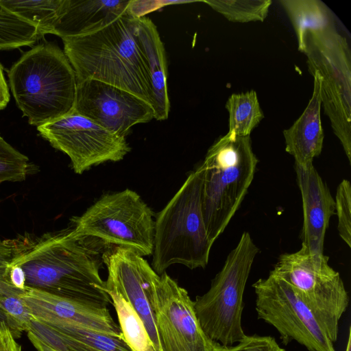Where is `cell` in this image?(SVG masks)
Listing matches in <instances>:
<instances>
[{
  "instance_id": "6da1fadb",
  "label": "cell",
  "mask_w": 351,
  "mask_h": 351,
  "mask_svg": "<svg viewBox=\"0 0 351 351\" xmlns=\"http://www.w3.org/2000/svg\"><path fill=\"white\" fill-rule=\"evenodd\" d=\"M10 263L24 272L25 287L106 308L111 303L99 276L98 253L72 228L11 239Z\"/></svg>"
},
{
  "instance_id": "7a4b0ae2",
  "label": "cell",
  "mask_w": 351,
  "mask_h": 351,
  "mask_svg": "<svg viewBox=\"0 0 351 351\" xmlns=\"http://www.w3.org/2000/svg\"><path fill=\"white\" fill-rule=\"evenodd\" d=\"M129 13L86 34L63 38L64 52L77 82L94 80L127 90L152 107L147 59Z\"/></svg>"
},
{
  "instance_id": "3957f363",
  "label": "cell",
  "mask_w": 351,
  "mask_h": 351,
  "mask_svg": "<svg viewBox=\"0 0 351 351\" xmlns=\"http://www.w3.org/2000/svg\"><path fill=\"white\" fill-rule=\"evenodd\" d=\"M19 108L36 127L74 109L77 79L64 52L53 43L34 46L8 71Z\"/></svg>"
},
{
  "instance_id": "277c9868",
  "label": "cell",
  "mask_w": 351,
  "mask_h": 351,
  "mask_svg": "<svg viewBox=\"0 0 351 351\" xmlns=\"http://www.w3.org/2000/svg\"><path fill=\"white\" fill-rule=\"evenodd\" d=\"M258 160L250 136L228 132L208 150L199 166L202 173V213L212 243L223 233L240 207Z\"/></svg>"
},
{
  "instance_id": "5b68a950",
  "label": "cell",
  "mask_w": 351,
  "mask_h": 351,
  "mask_svg": "<svg viewBox=\"0 0 351 351\" xmlns=\"http://www.w3.org/2000/svg\"><path fill=\"white\" fill-rule=\"evenodd\" d=\"M202 173L199 166L157 215L152 267L161 275L171 265H207L211 247L202 213Z\"/></svg>"
},
{
  "instance_id": "8992f818",
  "label": "cell",
  "mask_w": 351,
  "mask_h": 351,
  "mask_svg": "<svg viewBox=\"0 0 351 351\" xmlns=\"http://www.w3.org/2000/svg\"><path fill=\"white\" fill-rule=\"evenodd\" d=\"M259 249L244 232L228 254L207 292L193 301L195 312L205 334L223 346H233L246 337L241 324L243 293Z\"/></svg>"
},
{
  "instance_id": "52a82bcc",
  "label": "cell",
  "mask_w": 351,
  "mask_h": 351,
  "mask_svg": "<svg viewBox=\"0 0 351 351\" xmlns=\"http://www.w3.org/2000/svg\"><path fill=\"white\" fill-rule=\"evenodd\" d=\"M307 67L321 78L322 105L351 163V53L335 25L308 31L304 37Z\"/></svg>"
},
{
  "instance_id": "ba28073f",
  "label": "cell",
  "mask_w": 351,
  "mask_h": 351,
  "mask_svg": "<svg viewBox=\"0 0 351 351\" xmlns=\"http://www.w3.org/2000/svg\"><path fill=\"white\" fill-rule=\"evenodd\" d=\"M151 208L135 191L125 189L101 197L82 215L71 219L78 236L106 245L152 254L154 220Z\"/></svg>"
},
{
  "instance_id": "9c48e42d",
  "label": "cell",
  "mask_w": 351,
  "mask_h": 351,
  "mask_svg": "<svg viewBox=\"0 0 351 351\" xmlns=\"http://www.w3.org/2000/svg\"><path fill=\"white\" fill-rule=\"evenodd\" d=\"M328 256L309 252L302 245L293 253L280 256L270 272L287 282L327 329L333 343L349 296L338 271L328 264Z\"/></svg>"
},
{
  "instance_id": "30bf717a",
  "label": "cell",
  "mask_w": 351,
  "mask_h": 351,
  "mask_svg": "<svg viewBox=\"0 0 351 351\" xmlns=\"http://www.w3.org/2000/svg\"><path fill=\"white\" fill-rule=\"evenodd\" d=\"M252 287L258 318L277 330L285 346L295 341L307 351H336L324 325L287 282L270 272Z\"/></svg>"
},
{
  "instance_id": "8fae6325",
  "label": "cell",
  "mask_w": 351,
  "mask_h": 351,
  "mask_svg": "<svg viewBox=\"0 0 351 351\" xmlns=\"http://www.w3.org/2000/svg\"><path fill=\"white\" fill-rule=\"evenodd\" d=\"M37 130L52 147L69 157L77 174L107 161H119L130 151L125 138L74 110L38 126Z\"/></svg>"
},
{
  "instance_id": "7c38bea8",
  "label": "cell",
  "mask_w": 351,
  "mask_h": 351,
  "mask_svg": "<svg viewBox=\"0 0 351 351\" xmlns=\"http://www.w3.org/2000/svg\"><path fill=\"white\" fill-rule=\"evenodd\" d=\"M151 302L162 351H222L225 348L205 334L193 300L166 272L155 279Z\"/></svg>"
},
{
  "instance_id": "4fadbf2b",
  "label": "cell",
  "mask_w": 351,
  "mask_h": 351,
  "mask_svg": "<svg viewBox=\"0 0 351 351\" xmlns=\"http://www.w3.org/2000/svg\"><path fill=\"white\" fill-rule=\"evenodd\" d=\"M73 110L124 138L134 125L154 119V110L145 101L94 80L77 82Z\"/></svg>"
},
{
  "instance_id": "5bb4252c",
  "label": "cell",
  "mask_w": 351,
  "mask_h": 351,
  "mask_svg": "<svg viewBox=\"0 0 351 351\" xmlns=\"http://www.w3.org/2000/svg\"><path fill=\"white\" fill-rule=\"evenodd\" d=\"M102 259L108 268L106 289L115 291L135 311L143 322L157 351H162L157 332L151 293L158 274L147 261L132 250L115 247Z\"/></svg>"
},
{
  "instance_id": "9a60e30c",
  "label": "cell",
  "mask_w": 351,
  "mask_h": 351,
  "mask_svg": "<svg viewBox=\"0 0 351 351\" xmlns=\"http://www.w3.org/2000/svg\"><path fill=\"white\" fill-rule=\"evenodd\" d=\"M295 170L302 199V245L311 254H322L326 231L336 215L335 199L313 165H295Z\"/></svg>"
},
{
  "instance_id": "2e32d148",
  "label": "cell",
  "mask_w": 351,
  "mask_h": 351,
  "mask_svg": "<svg viewBox=\"0 0 351 351\" xmlns=\"http://www.w3.org/2000/svg\"><path fill=\"white\" fill-rule=\"evenodd\" d=\"M22 298L33 319L69 320L98 332L122 335L107 307H98L27 287Z\"/></svg>"
},
{
  "instance_id": "e0dca14e",
  "label": "cell",
  "mask_w": 351,
  "mask_h": 351,
  "mask_svg": "<svg viewBox=\"0 0 351 351\" xmlns=\"http://www.w3.org/2000/svg\"><path fill=\"white\" fill-rule=\"evenodd\" d=\"M313 91L302 114L288 129L283 131L285 150L293 156L295 165L306 168L313 165V159L320 155L324 138L321 121V78L315 72Z\"/></svg>"
},
{
  "instance_id": "ac0fdd59",
  "label": "cell",
  "mask_w": 351,
  "mask_h": 351,
  "mask_svg": "<svg viewBox=\"0 0 351 351\" xmlns=\"http://www.w3.org/2000/svg\"><path fill=\"white\" fill-rule=\"evenodd\" d=\"M130 1L63 0L51 34L63 38L89 32L128 12Z\"/></svg>"
},
{
  "instance_id": "d6986e66",
  "label": "cell",
  "mask_w": 351,
  "mask_h": 351,
  "mask_svg": "<svg viewBox=\"0 0 351 351\" xmlns=\"http://www.w3.org/2000/svg\"><path fill=\"white\" fill-rule=\"evenodd\" d=\"M137 32L147 59L154 119L163 121L168 118L170 110L165 47L156 26L149 19H137Z\"/></svg>"
},
{
  "instance_id": "ffe728a7",
  "label": "cell",
  "mask_w": 351,
  "mask_h": 351,
  "mask_svg": "<svg viewBox=\"0 0 351 351\" xmlns=\"http://www.w3.org/2000/svg\"><path fill=\"white\" fill-rule=\"evenodd\" d=\"M12 257L11 239L0 240V307L8 318L15 338L27 331L32 317L22 296L25 291L15 288L10 282L7 267Z\"/></svg>"
},
{
  "instance_id": "44dd1931",
  "label": "cell",
  "mask_w": 351,
  "mask_h": 351,
  "mask_svg": "<svg viewBox=\"0 0 351 351\" xmlns=\"http://www.w3.org/2000/svg\"><path fill=\"white\" fill-rule=\"evenodd\" d=\"M295 31L298 50L304 51V37L308 31L335 25L328 6L319 0H280Z\"/></svg>"
},
{
  "instance_id": "7402d4cb",
  "label": "cell",
  "mask_w": 351,
  "mask_h": 351,
  "mask_svg": "<svg viewBox=\"0 0 351 351\" xmlns=\"http://www.w3.org/2000/svg\"><path fill=\"white\" fill-rule=\"evenodd\" d=\"M229 113V133L250 136L263 119L256 93L254 90L231 95L226 104Z\"/></svg>"
},
{
  "instance_id": "603a6c76",
  "label": "cell",
  "mask_w": 351,
  "mask_h": 351,
  "mask_svg": "<svg viewBox=\"0 0 351 351\" xmlns=\"http://www.w3.org/2000/svg\"><path fill=\"white\" fill-rule=\"evenodd\" d=\"M62 3L63 0H0L3 7L34 25L40 37L51 33Z\"/></svg>"
},
{
  "instance_id": "cb8c5ba5",
  "label": "cell",
  "mask_w": 351,
  "mask_h": 351,
  "mask_svg": "<svg viewBox=\"0 0 351 351\" xmlns=\"http://www.w3.org/2000/svg\"><path fill=\"white\" fill-rule=\"evenodd\" d=\"M116 311L119 326L132 351H157L145 326L130 304L115 291L106 290Z\"/></svg>"
},
{
  "instance_id": "d4e9b609",
  "label": "cell",
  "mask_w": 351,
  "mask_h": 351,
  "mask_svg": "<svg viewBox=\"0 0 351 351\" xmlns=\"http://www.w3.org/2000/svg\"><path fill=\"white\" fill-rule=\"evenodd\" d=\"M39 38L34 25L0 4V50L32 46Z\"/></svg>"
},
{
  "instance_id": "484cf974",
  "label": "cell",
  "mask_w": 351,
  "mask_h": 351,
  "mask_svg": "<svg viewBox=\"0 0 351 351\" xmlns=\"http://www.w3.org/2000/svg\"><path fill=\"white\" fill-rule=\"evenodd\" d=\"M204 2L228 21L238 23L263 21L271 4V0H208Z\"/></svg>"
},
{
  "instance_id": "4316f807",
  "label": "cell",
  "mask_w": 351,
  "mask_h": 351,
  "mask_svg": "<svg viewBox=\"0 0 351 351\" xmlns=\"http://www.w3.org/2000/svg\"><path fill=\"white\" fill-rule=\"evenodd\" d=\"M29 169V158L0 135V184L25 180Z\"/></svg>"
},
{
  "instance_id": "83f0119b",
  "label": "cell",
  "mask_w": 351,
  "mask_h": 351,
  "mask_svg": "<svg viewBox=\"0 0 351 351\" xmlns=\"http://www.w3.org/2000/svg\"><path fill=\"white\" fill-rule=\"evenodd\" d=\"M335 202L339 234L351 247V184L348 180L343 179L338 185Z\"/></svg>"
},
{
  "instance_id": "f1b7e54d",
  "label": "cell",
  "mask_w": 351,
  "mask_h": 351,
  "mask_svg": "<svg viewBox=\"0 0 351 351\" xmlns=\"http://www.w3.org/2000/svg\"><path fill=\"white\" fill-rule=\"evenodd\" d=\"M222 351H286L281 348L276 339L271 336L256 335L246 336L241 341L228 347Z\"/></svg>"
},
{
  "instance_id": "f546056e",
  "label": "cell",
  "mask_w": 351,
  "mask_h": 351,
  "mask_svg": "<svg viewBox=\"0 0 351 351\" xmlns=\"http://www.w3.org/2000/svg\"><path fill=\"white\" fill-rule=\"evenodd\" d=\"M10 101L9 87L5 80L3 69L0 63V110L4 109Z\"/></svg>"
},
{
  "instance_id": "4dcf8cb0",
  "label": "cell",
  "mask_w": 351,
  "mask_h": 351,
  "mask_svg": "<svg viewBox=\"0 0 351 351\" xmlns=\"http://www.w3.org/2000/svg\"><path fill=\"white\" fill-rule=\"evenodd\" d=\"M0 333L10 341H16L13 337L8 317L0 307Z\"/></svg>"
},
{
  "instance_id": "1f68e13d",
  "label": "cell",
  "mask_w": 351,
  "mask_h": 351,
  "mask_svg": "<svg viewBox=\"0 0 351 351\" xmlns=\"http://www.w3.org/2000/svg\"><path fill=\"white\" fill-rule=\"evenodd\" d=\"M27 337L37 351H58L49 345L46 344L44 341H43L40 339H39L36 335L30 331H27Z\"/></svg>"
},
{
  "instance_id": "d6a6232c",
  "label": "cell",
  "mask_w": 351,
  "mask_h": 351,
  "mask_svg": "<svg viewBox=\"0 0 351 351\" xmlns=\"http://www.w3.org/2000/svg\"><path fill=\"white\" fill-rule=\"evenodd\" d=\"M0 351H21V346L16 341H10L0 333Z\"/></svg>"
},
{
  "instance_id": "836d02e7",
  "label": "cell",
  "mask_w": 351,
  "mask_h": 351,
  "mask_svg": "<svg viewBox=\"0 0 351 351\" xmlns=\"http://www.w3.org/2000/svg\"><path fill=\"white\" fill-rule=\"evenodd\" d=\"M345 351H351V327L348 329V337Z\"/></svg>"
}]
</instances>
